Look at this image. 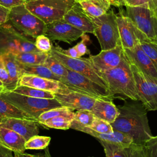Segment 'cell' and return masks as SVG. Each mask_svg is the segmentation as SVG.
I'll use <instances>...</instances> for the list:
<instances>
[{"mask_svg":"<svg viewBox=\"0 0 157 157\" xmlns=\"http://www.w3.org/2000/svg\"><path fill=\"white\" fill-rule=\"evenodd\" d=\"M25 4L10 9L9 21L23 35L36 38L39 35L44 34L45 23L32 13Z\"/></svg>","mask_w":157,"mask_h":157,"instance_id":"cell-8","label":"cell"},{"mask_svg":"<svg viewBox=\"0 0 157 157\" xmlns=\"http://www.w3.org/2000/svg\"><path fill=\"white\" fill-rule=\"evenodd\" d=\"M156 11V15H157V10H155Z\"/></svg>","mask_w":157,"mask_h":157,"instance_id":"cell-52","label":"cell"},{"mask_svg":"<svg viewBox=\"0 0 157 157\" xmlns=\"http://www.w3.org/2000/svg\"><path fill=\"white\" fill-rule=\"evenodd\" d=\"M25 3V0H0V5L9 9Z\"/></svg>","mask_w":157,"mask_h":157,"instance_id":"cell-42","label":"cell"},{"mask_svg":"<svg viewBox=\"0 0 157 157\" xmlns=\"http://www.w3.org/2000/svg\"><path fill=\"white\" fill-rule=\"evenodd\" d=\"M117 15L109 10L99 17H89L94 26L93 34L97 37L101 50L112 49L120 44Z\"/></svg>","mask_w":157,"mask_h":157,"instance_id":"cell-4","label":"cell"},{"mask_svg":"<svg viewBox=\"0 0 157 157\" xmlns=\"http://www.w3.org/2000/svg\"><path fill=\"white\" fill-rule=\"evenodd\" d=\"M26 1V2H29V1H33V0H25Z\"/></svg>","mask_w":157,"mask_h":157,"instance_id":"cell-50","label":"cell"},{"mask_svg":"<svg viewBox=\"0 0 157 157\" xmlns=\"http://www.w3.org/2000/svg\"><path fill=\"white\" fill-rule=\"evenodd\" d=\"M10 9L0 5V26L9 21Z\"/></svg>","mask_w":157,"mask_h":157,"instance_id":"cell-43","label":"cell"},{"mask_svg":"<svg viewBox=\"0 0 157 157\" xmlns=\"http://www.w3.org/2000/svg\"><path fill=\"white\" fill-rule=\"evenodd\" d=\"M119 114L110 123L113 130L127 134L133 142L144 145L153 136L147 118V109L140 102H126L118 107Z\"/></svg>","mask_w":157,"mask_h":157,"instance_id":"cell-1","label":"cell"},{"mask_svg":"<svg viewBox=\"0 0 157 157\" xmlns=\"http://www.w3.org/2000/svg\"><path fill=\"white\" fill-rule=\"evenodd\" d=\"M63 18L64 21L85 33L93 34L94 33V26L91 20L85 13L77 1Z\"/></svg>","mask_w":157,"mask_h":157,"instance_id":"cell-19","label":"cell"},{"mask_svg":"<svg viewBox=\"0 0 157 157\" xmlns=\"http://www.w3.org/2000/svg\"><path fill=\"white\" fill-rule=\"evenodd\" d=\"M48 53L42 52H24L15 55L16 59L23 65L44 64Z\"/></svg>","mask_w":157,"mask_h":157,"instance_id":"cell-28","label":"cell"},{"mask_svg":"<svg viewBox=\"0 0 157 157\" xmlns=\"http://www.w3.org/2000/svg\"><path fill=\"white\" fill-rule=\"evenodd\" d=\"M44 65L48 67L52 72L61 78L64 77L67 74V69L49 53L44 63Z\"/></svg>","mask_w":157,"mask_h":157,"instance_id":"cell-34","label":"cell"},{"mask_svg":"<svg viewBox=\"0 0 157 157\" xmlns=\"http://www.w3.org/2000/svg\"><path fill=\"white\" fill-rule=\"evenodd\" d=\"M89 128L93 131L100 133H110L113 131L110 123L96 117L94 118Z\"/></svg>","mask_w":157,"mask_h":157,"instance_id":"cell-36","label":"cell"},{"mask_svg":"<svg viewBox=\"0 0 157 157\" xmlns=\"http://www.w3.org/2000/svg\"><path fill=\"white\" fill-rule=\"evenodd\" d=\"M67 69L78 72L97 83L107 88L105 81L92 65L89 58H72L66 56L55 46L48 52Z\"/></svg>","mask_w":157,"mask_h":157,"instance_id":"cell-10","label":"cell"},{"mask_svg":"<svg viewBox=\"0 0 157 157\" xmlns=\"http://www.w3.org/2000/svg\"><path fill=\"white\" fill-rule=\"evenodd\" d=\"M150 8L154 10V6H153V0H148Z\"/></svg>","mask_w":157,"mask_h":157,"instance_id":"cell-48","label":"cell"},{"mask_svg":"<svg viewBox=\"0 0 157 157\" xmlns=\"http://www.w3.org/2000/svg\"><path fill=\"white\" fill-rule=\"evenodd\" d=\"M76 0H33L26 7L45 24L62 19Z\"/></svg>","mask_w":157,"mask_h":157,"instance_id":"cell-6","label":"cell"},{"mask_svg":"<svg viewBox=\"0 0 157 157\" xmlns=\"http://www.w3.org/2000/svg\"><path fill=\"white\" fill-rule=\"evenodd\" d=\"M117 22L120 40L123 48H131L137 45L145 36L133 24L131 19L124 14L117 16Z\"/></svg>","mask_w":157,"mask_h":157,"instance_id":"cell-15","label":"cell"},{"mask_svg":"<svg viewBox=\"0 0 157 157\" xmlns=\"http://www.w3.org/2000/svg\"><path fill=\"white\" fill-rule=\"evenodd\" d=\"M2 56L14 90L18 86L19 80L21 76L20 63L16 59L15 55L12 53L2 54Z\"/></svg>","mask_w":157,"mask_h":157,"instance_id":"cell-25","label":"cell"},{"mask_svg":"<svg viewBox=\"0 0 157 157\" xmlns=\"http://www.w3.org/2000/svg\"><path fill=\"white\" fill-rule=\"evenodd\" d=\"M110 1H111V0H110Z\"/></svg>","mask_w":157,"mask_h":157,"instance_id":"cell-54","label":"cell"},{"mask_svg":"<svg viewBox=\"0 0 157 157\" xmlns=\"http://www.w3.org/2000/svg\"><path fill=\"white\" fill-rule=\"evenodd\" d=\"M83 11L88 17H99L106 13L110 9V0L77 1Z\"/></svg>","mask_w":157,"mask_h":157,"instance_id":"cell-24","label":"cell"},{"mask_svg":"<svg viewBox=\"0 0 157 157\" xmlns=\"http://www.w3.org/2000/svg\"><path fill=\"white\" fill-rule=\"evenodd\" d=\"M76 1H79V0H76Z\"/></svg>","mask_w":157,"mask_h":157,"instance_id":"cell-53","label":"cell"},{"mask_svg":"<svg viewBox=\"0 0 157 157\" xmlns=\"http://www.w3.org/2000/svg\"><path fill=\"white\" fill-rule=\"evenodd\" d=\"M37 52L40 51L36 47L34 42L17 31L11 24L7 22L0 26V55Z\"/></svg>","mask_w":157,"mask_h":157,"instance_id":"cell-7","label":"cell"},{"mask_svg":"<svg viewBox=\"0 0 157 157\" xmlns=\"http://www.w3.org/2000/svg\"><path fill=\"white\" fill-rule=\"evenodd\" d=\"M37 122L27 118H9L0 122V125L10 129L23 137L26 141L34 136L38 135L39 129Z\"/></svg>","mask_w":157,"mask_h":157,"instance_id":"cell-17","label":"cell"},{"mask_svg":"<svg viewBox=\"0 0 157 157\" xmlns=\"http://www.w3.org/2000/svg\"><path fill=\"white\" fill-rule=\"evenodd\" d=\"M153 6H154V10H157V0H153Z\"/></svg>","mask_w":157,"mask_h":157,"instance_id":"cell-49","label":"cell"},{"mask_svg":"<svg viewBox=\"0 0 157 157\" xmlns=\"http://www.w3.org/2000/svg\"><path fill=\"white\" fill-rule=\"evenodd\" d=\"M21 75H33L41 77L60 81L61 77L54 74L44 64L38 65H23L20 64Z\"/></svg>","mask_w":157,"mask_h":157,"instance_id":"cell-26","label":"cell"},{"mask_svg":"<svg viewBox=\"0 0 157 157\" xmlns=\"http://www.w3.org/2000/svg\"><path fill=\"white\" fill-rule=\"evenodd\" d=\"M7 90L6 89V88L4 87L2 82H1V80H0V94L1 93H3L4 92H6Z\"/></svg>","mask_w":157,"mask_h":157,"instance_id":"cell-47","label":"cell"},{"mask_svg":"<svg viewBox=\"0 0 157 157\" xmlns=\"http://www.w3.org/2000/svg\"><path fill=\"white\" fill-rule=\"evenodd\" d=\"M74 112L64 107H61L59 108L52 109L43 112L39 115L37 119V122L39 124L50 120L53 117L60 116V115H69L73 114Z\"/></svg>","mask_w":157,"mask_h":157,"instance_id":"cell-35","label":"cell"},{"mask_svg":"<svg viewBox=\"0 0 157 157\" xmlns=\"http://www.w3.org/2000/svg\"><path fill=\"white\" fill-rule=\"evenodd\" d=\"M55 98L61 104L71 110H91L96 98L69 90L64 85L59 93H55Z\"/></svg>","mask_w":157,"mask_h":157,"instance_id":"cell-14","label":"cell"},{"mask_svg":"<svg viewBox=\"0 0 157 157\" xmlns=\"http://www.w3.org/2000/svg\"><path fill=\"white\" fill-rule=\"evenodd\" d=\"M26 140L13 130L0 125V146L13 153H24Z\"/></svg>","mask_w":157,"mask_h":157,"instance_id":"cell-22","label":"cell"},{"mask_svg":"<svg viewBox=\"0 0 157 157\" xmlns=\"http://www.w3.org/2000/svg\"><path fill=\"white\" fill-rule=\"evenodd\" d=\"M91 111L95 117L110 123H113L119 114L118 109L112 101L104 99H96Z\"/></svg>","mask_w":157,"mask_h":157,"instance_id":"cell-23","label":"cell"},{"mask_svg":"<svg viewBox=\"0 0 157 157\" xmlns=\"http://www.w3.org/2000/svg\"><path fill=\"white\" fill-rule=\"evenodd\" d=\"M0 96L36 121L37 118L43 112L52 109L63 107L55 98H36L17 94L13 91H6L0 94Z\"/></svg>","mask_w":157,"mask_h":157,"instance_id":"cell-3","label":"cell"},{"mask_svg":"<svg viewBox=\"0 0 157 157\" xmlns=\"http://www.w3.org/2000/svg\"><path fill=\"white\" fill-rule=\"evenodd\" d=\"M18 85L26 86L56 93L60 92L64 84L59 81L33 75L25 74L20 77Z\"/></svg>","mask_w":157,"mask_h":157,"instance_id":"cell-20","label":"cell"},{"mask_svg":"<svg viewBox=\"0 0 157 157\" xmlns=\"http://www.w3.org/2000/svg\"><path fill=\"white\" fill-rule=\"evenodd\" d=\"M14 157H51L50 152L47 148L43 153L29 154L26 153H13Z\"/></svg>","mask_w":157,"mask_h":157,"instance_id":"cell-44","label":"cell"},{"mask_svg":"<svg viewBox=\"0 0 157 157\" xmlns=\"http://www.w3.org/2000/svg\"><path fill=\"white\" fill-rule=\"evenodd\" d=\"M83 33H85L74 27L62 18L45 24L43 34L52 41L58 40L71 44L81 37Z\"/></svg>","mask_w":157,"mask_h":157,"instance_id":"cell-12","label":"cell"},{"mask_svg":"<svg viewBox=\"0 0 157 157\" xmlns=\"http://www.w3.org/2000/svg\"><path fill=\"white\" fill-rule=\"evenodd\" d=\"M74 117V113L69 115H60L48 120L40 124L49 128L66 130L70 129Z\"/></svg>","mask_w":157,"mask_h":157,"instance_id":"cell-29","label":"cell"},{"mask_svg":"<svg viewBox=\"0 0 157 157\" xmlns=\"http://www.w3.org/2000/svg\"><path fill=\"white\" fill-rule=\"evenodd\" d=\"M34 42L36 47L40 52L48 53L52 48V44L50 39L44 34L37 36Z\"/></svg>","mask_w":157,"mask_h":157,"instance_id":"cell-38","label":"cell"},{"mask_svg":"<svg viewBox=\"0 0 157 157\" xmlns=\"http://www.w3.org/2000/svg\"><path fill=\"white\" fill-rule=\"evenodd\" d=\"M134 26L151 42L157 40V15L156 11L147 7H126V13Z\"/></svg>","mask_w":157,"mask_h":157,"instance_id":"cell-9","label":"cell"},{"mask_svg":"<svg viewBox=\"0 0 157 157\" xmlns=\"http://www.w3.org/2000/svg\"><path fill=\"white\" fill-rule=\"evenodd\" d=\"M9 118H27L33 120L28 115L4 100L0 96V122Z\"/></svg>","mask_w":157,"mask_h":157,"instance_id":"cell-27","label":"cell"},{"mask_svg":"<svg viewBox=\"0 0 157 157\" xmlns=\"http://www.w3.org/2000/svg\"><path fill=\"white\" fill-rule=\"evenodd\" d=\"M144 148L146 157H157V136L145 142Z\"/></svg>","mask_w":157,"mask_h":157,"instance_id":"cell-40","label":"cell"},{"mask_svg":"<svg viewBox=\"0 0 157 157\" xmlns=\"http://www.w3.org/2000/svg\"><path fill=\"white\" fill-rule=\"evenodd\" d=\"M95 117L90 110H79L74 112V117L71 125V129L76 126L89 127Z\"/></svg>","mask_w":157,"mask_h":157,"instance_id":"cell-31","label":"cell"},{"mask_svg":"<svg viewBox=\"0 0 157 157\" xmlns=\"http://www.w3.org/2000/svg\"><path fill=\"white\" fill-rule=\"evenodd\" d=\"M68 90L83 93L96 99L112 101L113 95L109 90L88 77L67 69V74L60 81Z\"/></svg>","mask_w":157,"mask_h":157,"instance_id":"cell-5","label":"cell"},{"mask_svg":"<svg viewBox=\"0 0 157 157\" xmlns=\"http://www.w3.org/2000/svg\"><path fill=\"white\" fill-rule=\"evenodd\" d=\"M72 129L86 133L96 138L99 141H102L111 144L125 145L131 144L133 142V140L131 137L126 134L117 131H113L110 133H100L93 131L87 126H76Z\"/></svg>","mask_w":157,"mask_h":157,"instance_id":"cell-21","label":"cell"},{"mask_svg":"<svg viewBox=\"0 0 157 157\" xmlns=\"http://www.w3.org/2000/svg\"><path fill=\"white\" fill-rule=\"evenodd\" d=\"M56 48H58L60 52H61L63 54L66 55V56H69V57H72V58H80L78 55V52L77 51L75 47L74 46L71 48H69L67 50H64L63 48H62L61 47H60L58 45H56L55 46Z\"/></svg>","mask_w":157,"mask_h":157,"instance_id":"cell-45","label":"cell"},{"mask_svg":"<svg viewBox=\"0 0 157 157\" xmlns=\"http://www.w3.org/2000/svg\"><path fill=\"white\" fill-rule=\"evenodd\" d=\"M12 91L17 94L28 96L30 97H33V98H42V99L55 98V93L53 92L36 89L34 88L23 86V85H18Z\"/></svg>","mask_w":157,"mask_h":157,"instance_id":"cell-30","label":"cell"},{"mask_svg":"<svg viewBox=\"0 0 157 157\" xmlns=\"http://www.w3.org/2000/svg\"><path fill=\"white\" fill-rule=\"evenodd\" d=\"M0 157H14L13 152L0 146Z\"/></svg>","mask_w":157,"mask_h":157,"instance_id":"cell-46","label":"cell"},{"mask_svg":"<svg viewBox=\"0 0 157 157\" xmlns=\"http://www.w3.org/2000/svg\"><path fill=\"white\" fill-rule=\"evenodd\" d=\"M111 4L117 7L141 6L150 8L148 0H111Z\"/></svg>","mask_w":157,"mask_h":157,"instance_id":"cell-37","label":"cell"},{"mask_svg":"<svg viewBox=\"0 0 157 157\" xmlns=\"http://www.w3.org/2000/svg\"><path fill=\"white\" fill-rule=\"evenodd\" d=\"M98 73L105 81L108 89L113 96L119 94L132 101H139L130 64L124 54L123 59L118 66Z\"/></svg>","mask_w":157,"mask_h":157,"instance_id":"cell-2","label":"cell"},{"mask_svg":"<svg viewBox=\"0 0 157 157\" xmlns=\"http://www.w3.org/2000/svg\"><path fill=\"white\" fill-rule=\"evenodd\" d=\"M129 64L134 78L139 101L147 110H157V85L146 78L134 65L130 63Z\"/></svg>","mask_w":157,"mask_h":157,"instance_id":"cell-11","label":"cell"},{"mask_svg":"<svg viewBox=\"0 0 157 157\" xmlns=\"http://www.w3.org/2000/svg\"><path fill=\"white\" fill-rule=\"evenodd\" d=\"M99 142L104 148L105 157H146L142 144L132 142L129 145H117Z\"/></svg>","mask_w":157,"mask_h":157,"instance_id":"cell-18","label":"cell"},{"mask_svg":"<svg viewBox=\"0 0 157 157\" xmlns=\"http://www.w3.org/2000/svg\"><path fill=\"white\" fill-rule=\"evenodd\" d=\"M154 43H155V44H157V40H156V41H155V42H154Z\"/></svg>","mask_w":157,"mask_h":157,"instance_id":"cell-51","label":"cell"},{"mask_svg":"<svg viewBox=\"0 0 157 157\" xmlns=\"http://www.w3.org/2000/svg\"><path fill=\"white\" fill-rule=\"evenodd\" d=\"M0 80L2 82L7 91H12L13 90L12 83L6 68L2 55H0Z\"/></svg>","mask_w":157,"mask_h":157,"instance_id":"cell-39","label":"cell"},{"mask_svg":"<svg viewBox=\"0 0 157 157\" xmlns=\"http://www.w3.org/2000/svg\"><path fill=\"white\" fill-rule=\"evenodd\" d=\"M51 137L36 135L25 142V148L26 150H44L48 146Z\"/></svg>","mask_w":157,"mask_h":157,"instance_id":"cell-32","label":"cell"},{"mask_svg":"<svg viewBox=\"0 0 157 157\" xmlns=\"http://www.w3.org/2000/svg\"><path fill=\"white\" fill-rule=\"evenodd\" d=\"M123 57V48L121 44L105 50H101L96 55H90V60L98 72H104L118 66Z\"/></svg>","mask_w":157,"mask_h":157,"instance_id":"cell-16","label":"cell"},{"mask_svg":"<svg viewBox=\"0 0 157 157\" xmlns=\"http://www.w3.org/2000/svg\"><path fill=\"white\" fill-rule=\"evenodd\" d=\"M123 54L130 64L134 65L146 78L157 85V71L139 44L131 48H123Z\"/></svg>","mask_w":157,"mask_h":157,"instance_id":"cell-13","label":"cell"},{"mask_svg":"<svg viewBox=\"0 0 157 157\" xmlns=\"http://www.w3.org/2000/svg\"><path fill=\"white\" fill-rule=\"evenodd\" d=\"M82 40L80 42L77 43L74 47H75L77 51L78 52V55L80 57L82 56L88 54L90 55V51L87 48V42H90L89 36L86 34V33H83L81 36Z\"/></svg>","mask_w":157,"mask_h":157,"instance_id":"cell-41","label":"cell"},{"mask_svg":"<svg viewBox=\"0 0 157 157\" xmlns=\"http://www.w3.org/2000/svg\"><path fill=\"white\" fill-rule=\"evenodd\" d=\"M140 46L151 60L157 71V44L150 40L146 36L143 37L139 42Z\"/></svg>","mask_w":157,"mask_h":157,"instance_id":"cell-33","label":"cell"}]
</instances>
